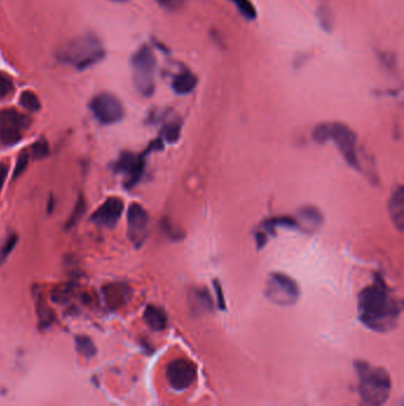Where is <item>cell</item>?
Wrapping results in <instances>:
<instances>
[{
  "label": "cell",
  "instance_id": "obj_15",
  "mask_svg": "<svg viewBox=\"0 0 404 406\" xmlns=\"http://www.w3.org/2000/svg\"><path fill=\"white\" fill-rule=\"evenodd\" d=\"M389 214L393 226L400 232L404 231V189L402 185H398L389 201Z\"/></svg>",
  "mask_w": 404,
  "mask_h": 406
},
{
  "label": "cell",
  "instance_id": "obj_9",
  "mask_svg": "<svg viewBox=\"0 0 404 406\" xmlns=\"http://www.w3.org/2000/svg\"><path fill=\"white\" fill-rule=\"evenodd\" d=\"M197 367L191 360L174 359L167 366V379L176 391H184L195 383Z\"/></svg>",
  "mask_w": 404,
  "mask_h": 406
},
{
  "label": "cell",
  "instance_id": "obj_14",
  "mask_svg": "<svg viewBox=\"0 0 404 406\" xmlns=\"http://www.w3.org/2000/svg\"><path fill=\"white\" fill-rule=\"evenodd\" d=\"M322 215L317 208L313 206H305L300 208L298 212V220L296 224L300 226V229H303L307 233H314L320 229L322 225Z\"/></svg>",
  "mask_w": 404,
  "mask_h": 406
},
{
  "label": "cell",
  "instance_id": "obj_20",
  "mask_svg": "<svg viewBox=\"0 0 404 406\" xmlns=\"http://www.w3.org/2000/svg\"><path fill=\"white\" fill-rule=\"evenodd\" d=\"M232 4L236 6L237 11L243 18L248 19V21H255L257 17V8L253 4V1L250 0H229Z\"/></svg>",
  "mask_w": 404,
  "mask_h": 406
},
{
  "label": "cell",
  "instance_id": "obj_26",
  "mask_svg": "<svg viewBox=\"0 0 404 406\" xmlns=\"http://www.w3.org/2000/svg\"><path fill=\"white\" fill-rule=\"evenodd\" d=\"M30 158L31 156L28 151H22L19 153L18 160L16 162L15 171H13V180L19 177L26 170V168L29 165Z\"/></svg>",
  "mask_w": 404,
  "mask_h": 406
},
{
  "label": "cell",
  "instance_id": "obj_11",
  "mask_svg": "<svg viewBox=\"0 0 404 406\" xmlns=\"http://www.w3.org/2000/svg\"><path fill=\"white\" fill-rule=\"evenodd\" d=\"M128 222V236L130 241L140 246L144 243L147 232L148 215L145 208L139 203L133 202L127 212Z\"/></svg>",
  "mask_w": 404,
  "mask_h": 406
},
{
  "label": "cell",
  "instance_id": "obj_2",
  "mask_svg": "<svg viewBox=\"0 0 404 406\" xmlns=\"http://www.w3.org/2000/svg\"><path fill=\"white\" fill-rule=\"evenodd\" d=\"M354 370L358 375V391L361 404L358 406H382L388 400L391 380L386 370L365 361H356Z\"/></svg>",
  "mask_w": 404,
  "mask_h": 406
},
{
  "label": "cell",
  "instance_id": "obj_23",
  "mask_svg": "<svg viewBox=\"0 0 404 406\" xmlns=\"http://www.w3.org/2000/svg\"><path fill=\"white\" fill-rule=\"evenodd\" d=\"M84 213H86V201H84V196H79L77 201H76L75 207H74V211H72L70 218L68 219L67 221V229H72L74 226L79 221V219L84 216Z\"/></svg>",
  "mask_w": 404,
  "mask_h": 406
},
{
  "label": "cell",
  "instance_id": "obj_25",
  "mask_svg": "<svg viewBox=\"0 0 404 406\" xmlns=\"http://www.w3.org/2000/svg\"><path fill=\"white\" fill-rule=\"evenodd\" d=\"M17 241H18V236L13 233L8 236V239L5 240L3 246L0 247V265L4 263L5 259L9 257V254L13 251Z\"/></svg>",
  "mask_w": 404,
  "mask_h": 406
},
{
  "label": "cell",
  "instance_id": "obj_16",
  "mask_svg": "<svg viewBox=\"0 0 404 406\" xmlns=\"http://www.w3.org/2000/svg\"><path fill=\"white\" fill-rule=\"evenodd\" d=\"M144 321L155 331H163L167 329V312L155 305H147V308L145 309Z\"/></svg>",
  "mask_w": 404,
  "mask_h": 406
},
{
  "label": "cell",
  "instance_id": "obj_1",
  "mask_svg": "<svg viewBox=\"0 0 404 406\" xmlns=\"http://www.w3.org/2000/svg\"><path fill=\"white\" fill-rule=\"evenodd\" d=\"M402 303L390 292L382 280L365 287L358 296L359 319L369 329L386 333L396 327Z\"/></svg>",
  "mask_w": 404,
  "mask_h": 406
},
{
  "label": "cell",
  "instance_id": "obj_3",
  "mask_svg": "<svg viewBox=\"0 0 404 406\" xmlns=\"http://www.w3.org/2000/svg\"><path fill=\"white\" fill-rule=\"evenodd\" d=\"M105 48L98 37L91 33L75 37L63 44L57 51V58L76 70H87L105 57Z\"/></svg>",
  "mask_w": 404,
  "mask_h": 406
},
{
  "label": "cell",
  "instance_id": "obj_31",
  "mask_svg": "<svg viewBox=\"0 0 404 406\" xmlns=\"http://www.w3.org/2000/svg\"><path fill=\"white\" fill-rule=\"evenodd\" d=\"M9 175V167L5 163H1L0 162V192H1V189L4 187L5 181H6V178H8Z\"/></svg>",
  "mask_w": 404,
  "mask_h": 406
},
{
  "label": "cell",
  "instance_id": "obj_33",
  "mask_svg": "<svg viewBox=\"0 0 404 406\" xmlns=\"http://www.w3.org/2000/svg\"><path fill=\"white\" fill-rule=\"evenodd\" d=\"M116 1H123V0H116Z\"/></svg>",
  "mask_w": 404,
  "mask_h": 406
},
{
  "label": "cell",
  "instance_id": "obj_18",
  "mask_svg": "<svg viewBox=\"0 0 404 406\" xmlns=\"http://www.w3.org/2000/svg\"><path fill=\"white\" fill-rule=\"evenodd\" d=\"M35 300H36L37 314H38L40 327L50 326L55 319L54 312L51 310L50 307L47 304V302L44 301L43 296L40 292H37V295H35Z\"/></svg>",
  "mask_w": 404,
  "mask_h": 406
},
{
  "label": "cell",
  "instance_id": "obj_29",
  "mask_svg": "<svg viewBox=\"0 0 404 406\" xmlns=\"http://www.w3.org/2000/svg\"><path fill=\"white\" fill-rule=\"evenodd\" d=\"M181 133V126L177 124H172L165 127L163 131L164 138L167 139L169 143L177 142Z\"/></svg>",
  "mask_w": 404,
  "mask_h": 406
},
{
  "label": "cell",
  "instance_id": "obj_28",
  "mask_svg": "<svg viewBox=\"0 0 404 406\" xmlns=\"http://www.w3.org/2000/svg\"><path fill=\"white\" fill-rule=\"evenodd\" d=\"M313 138L315 142L320 143V144L327 142L329 141V124L318 125L313 132Z\"/></svg>",
  "mask_w": 404,
  "mask_h": 406
},
{
  "label": "cell",
  "instance_id": "obj_12",
  "mask_svg": "<svg viewBox=\"0 0 404 406\" xmlns=\"http://www.w3.org/2000/svg\"><path fill=\"white\" fill-rule=\"evenodd\" d=\"M123 213V201L119 197H108L91 215L96 225L114 229Z\"/></svg>",
  "mask_w": 404,
  "mask_h": 406
},
{
  "label": "cell",
  "instance_id": "obj_32",
  "mask_svg": "<svg viewBox=\"0 0 404 406\" xmlns=\"http://www.w3.org/2000/svg\"><path fill=\"white\" fill-rule=\"evenodd\" d=\"M213 284H215V287H216L217 297H218L217 301H218V305H220V309H225V303H224L223 295H222L220 284L217 283V282H215Z\"/></svg>",
  "mask_w": 404,
  "mask_h": 406
},
{
  "label": "cell",
  "instance_id": "obj_22",
  "mask_svg": "<svg viewBox=\"0 0 404 406\" xmlns=\"http://www.w3.org/2000/svg\"><path fill=\"white\" fill-rule=\"evenodd\" d=\"M317 16L321 28L325 30V31H327V33L331 31L333 28V15L329 6L320 5V6L318 8Z\"/></svg>",
  "mask_w": 404,
  "mask_h": 406
},
{
  "label": "cell",
  "instance_id": "obj_6",
  "mask_svg": "<svg viewBox=\"0 0 404 406\" xmlns=\"http://www.w3.org/2000/svg\"><path fill=\"white\" fill-rule=\"evenodd\" d=\"M28 116L17 109H5L0 111V146H13L18 144L23 134L29 128Z\"/></svg>",
  "mask_w": 404,
  "mask_h": 406
},
{
  "label": "cell",
  "instance_id": "obj_24",
  "mask_svg": "<svg viewBox=\"0 0 404 406\" xmlns=\"http://www.w3.org/2000/svg\"><path fill=\"white\" fill-rule=\"evenodd\" d=\"M30 156L35 160H42L49 155V144L45 139H40L36 143H33L30 149Z\"/></svg>",
  "mask_w": 404,
  "mask_h": 406
},
{
  "label": "cell",
  "instance_id": "obj_4",
  "mask_svg": "<svg viewBox=\"0 0 404 406\" xmlns=\"http://www.w3.org/2000/svg\"><path fill=\"white\" fill-rule=\"evenodd\" d=\"M132 73L134 87L139 94L150 98L155 91V70L157 60L151 48L142 45L132 56Z\"/></svg>",
  "mask_w": 404,
  "mask_h": 406
},
{
  "label": "cell",
  "instance_id": "obj_21",
  "mask_svg": "<svg viewBox=\"0 0 404 406\" xmlns=\"http://www.w3.org/2000/svg\"><path fill=\"white\" fill-rule=\"evenodd\" d=\"M19 104L30 112H37L40 109V99L37 98V95L31 91L23 92L19 97Z\"/></svg>",
  "mask_w": 404,
  "mask_h": 406
},
{
  "label": "cell",
  "instance_id": "obj_17",
  "mask_svg": "<svg viewBox=\"0 0 404 406\" xmlns=\"http://www.w3.org/2000/svg\"><path fill=\"white\" fill-rule=\"evenodd\" d=\"M197 86V77L190 70H183L172 81L174 93L179 95L190 94Z\"/></svg>",
  "mask_w": 404,
  "mask_h": 406
},
{
  "label": "cell",
  "instance_id": "obj_19",
  "mask_svg": "<svg viewBox=\"0 0 404 406\" xmlns=\"http://www.w3.org/2000/svg\"><path fill=\"white\" fill-rule=\"evenodd\" d=\"M76 349L86 359H91L96 354V347L91 339L86 335H79L75 337Z\"/></svg>",
  "mask_w": 404,
  "mask_h": 406
},
{
  "label": "cell",
  "instance_id": "obj_8",
  "mask_svg": "<svg viewBox=\"0 0 404 406\" xmlns=\"http://www.w3.org/2000/svg\"><path fill=\"white\" fill-rule=\"evenodd\" d=\"M329 139L336 143L337 148L350 167L357 169V137L354 131L344 124H329Z\"/></svg>",
  "mask_w": 404,
  "mask_h": 406
},
{
  "label": "cell",
  "instance_id": "obj_13",
  "mask_svg": "<svg viewBox=\"0 0 404 406\" xmlns=\"http://www.w3.org/2000/svg\"><path fill=\"white\" fill-rule=\"evenodd\" d=\"M102 292H103L106 303L113 310H116L126 304L130 296V287L123 283L107 284L102 289Z\"/></svg>",
  "mask_w": 404,
  "mask_h": 406
},
{
  "label": "cell",
  "instance_id": "obj_7",
  "mask_svg": "<svg viewBox=\"0 0 404 406\" xmlns=\"http://www.w3.org/2000/svg\"><path fill=\"white\" fill-rule=\"evenodd\" d=\"M89 109L103 125L118 123L125 116L123 104L111 93H100L94 97L89 104Z\"/></svg>",
  "mask_w": 404,
  "mask_h": 406
},
{
  "label": "cell",
  "instance_id": "obj_5",
  "mask_svg": "<svg viewBox=\"0 0 404 406\" xmlns=\"http://www.w3.org/2000/svg\"><path fill=\"white\" fill-rule=\"evenodd\" d=\"M266 296L274 304L289 307L298 301L300 296L299 287L296 280L287 275L271 273L266 287Z\"/></svg>",
  "mask_w": 404,
  "mask_h": 406
},
{
  "label": "cell",
  "instance_id": "obj_30",
  "mask_svg": "<svg viewBox=\"0 0 404 406\" xmlns=\"http://www.w3.org/2000/svg\"><path fill=\"white\" fill-rule=\"evenodd\" d=\"M157 3L162 8L170 10V11H176V10H179L184 6L186 0H157Z\"/></svg>",
  "mask_w": 404,
  "mask_h": 406
},
{
  "label": "cell",
  "instance_id": "obj_27",
  "mask_svg": "<svg viewBox=\"0 0 404 406\" xmlns=\"http://www.w3.org/2000/svg\"><path fill=\"white\" fill-rule=\"evenodd\" d=\"M13 91V82L11 77L4 73H0V99L6 98Z\"/></svg>",
  "mask_w": 404,
  "mask_h": 406
},
{
  "label": "cell",
  "instance_id": "obj_10",
  "mask_svg": "<svg viewBox=\"0 0 404 406\" xmlns=\"http://www.w3.org/2000/svg\"><path fill=\"white\" fill-rule=\"evenodd\" d=\"M145 157L144 155H134L130 153H123L114 164V171L118 174L126 175L125 187L132 188L137 185L141 176L144 174Z\"/></svg>",
  "mask_w": 404,
  "mask_h": 406
}]
</instances>
